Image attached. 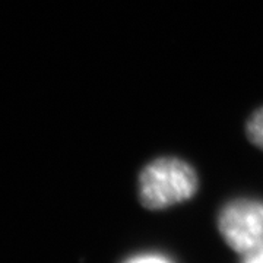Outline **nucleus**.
Instances as JSON below:
<instances>
[{
  "mask_svg": "<svg viewBox=\"0 0 263 263\" xmlns=\"http://www.w3.org/2000/svg\"><path fill=\"white\" fill-rule=\"evenodd\" d=\"M124 263H173L167 256L158 253H142L136 254Z\"/></svg>",
  "mask_w": 263,
  "mask_h": 263,
  "instance_id": "obj_4",
  "label": "nucleus"
},
{
  "mask_svg": "<svg viewBox=\"0 0 263 263\" xmlns=\"http://www.w3.org/2000/svg\"><path fill=\"white\" fill-rule=\"evenodd\" d=\"M196 170L176 157L151 161L139 174V200L142 206L158 211L186 202L196 195Z\"/></svg>",
  "mask_w": 263,
  "mask_h": 263,
  "instance_id": "obj_1",
  "label": "nucleus"
},
{
  "mask_svg": "<svg viewBox=\"0 0 263 263\" xmlns=\"http://www.w3.org/2000/svg\"><path fill=\"white\" fill-rule=\"evenodd\" d=\"M218 228L237 253L247 254L263 245V202L237 199L219 211Z\"/></svg>",
  "mask_w": 263,
  "mask_h": 263,
  "instance_id": "obj_2",
  "label": "nucleus"
},
{
  "mask_svg": "<svg viewBox=\"0 0 263 263\" xmlns=\"http://www.w3.org/2000/svg\"><path fill=\"white\" fill-rule=\"evenodd\" d=\"M246 135L254 146L263 149V107L257 108L247 120Z\"/></svg>",
  "mask_w": 263,
  "mask_h": 263,
  "instance_id": "obj_3",
  "label": "nucleus"
},
{
  "mask_svg": "<svg viewBox=\"0 0 263 263\" xmlns=\"http://www.w3.org/2000/svg\"><path fill=\"white\" fill-rule=\"evenodd\" d=\"M243 263H263V245L254 249L253 252L245 254Z\"/></svg>",
  "mask_w": 263,
  "mask_h": 263,
  "instance_id": "obj_5",
  "label": "nucleus"
}]
</instances>
